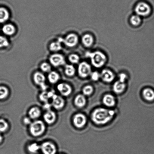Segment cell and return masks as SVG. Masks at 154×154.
Here are the masks:
<instances>
[{
	"label": "cell",
	"instance_id": "cell-1",
	"mask_svg": "<svg viewBox=\"0 0 154 154\" xmlns=\"http://www.w3.org/2000/svg\"><path fill=\"white\" fill-rule=\"evenodd\" d=\"M114 114V111L112 110L98 108L93 112L92 119L97 124H103L109 121L113 118Z\"/></svg>",
	"mask_w": 154,
	"mask_h": 154
},
{
	"label": "cell",
	"instance_id": "cell-2",
	"mask_svg": "<svg viewBox=\"0 0 154 154\" xmlns=\"http://www.w3.org/2000/svg\"><path fill=\"white\" fill-rule=\"evenodd\" d=\"M86 55L91 59L92 64L95 67H102L106 61V57L105 54L100 51H96L93 52H87Z\"/></svg>",
	"mask_w": 154,
	"mask_h": 154
},
{
	"label": "cell",
	"instance_id": "cell-3",
	"mask_svg": "<svg viewBox=\"0 0 154 154\" xmlns=\"http://www.w3.org/2000/svg\"><path fill=\"white\" fill-rule=\"evenodd\" d=\"M45 128V125L43 121L40 120L36 121L31 124L30 132L33 136H40L44 132Z\"/></svg>",
	"mask_w": 154,
	"mask_h": 154
},
{
	"label": "cell",
	"instance_id": "cell-4",
	"mask_svg": "<svg viewBox=\"0 0 154 154\" xmlns=\"http://www.w3.org/2000/svg\"><path fill=\"white\" fill-rule=\"evenodd\" d=\"M135 11L138 16H144L150 13L151 8L150 6L144 2L138 4L135 7Z\"/></svg>",
	"mask_w": 154,
	"mask_h": 154
},
{
	"label": "cell",
	"instance_id": "cell-5",
	"mask_svg": "<svg viewBox=\"0 0 154 154\" xmlns=\"http://www.w3.org/2000/svg\"><path fill=\"white\" fill-rule=\"evenodd\" d=\"M49 61L51 64L55 67L63 65L65 63L64 56L61 54H55L50 57Z\"/></svg>",
	"mask_w": 154,
	"mask_h": 154
},
{
	"label": "cell",
	"instance_id": "cell-6",
	"mask_svg": "<svg viewBox=\"0 0 154 154\" xmlns=\"http://www.w3.org/2000/svg\"><path fill=\"white\" fill-rule=\"evenodd\" d=\"M40 149L44 154H56L57 152L55 145L50 142H46L42 144Z\"/></svg>",
	"mask_w": 154,
	"mask_h": 154
},
{
	"label": "cell",
	"instance_id": "cell-7",
	"mask_svg": "<svg viewBox=\"0 0 154 154\" xmlns=\"http://www.w3.org/2000/svg\"><path fill=\"white\" fill-rule=\"evenodd\" d=\"M91 68L88 63L83 62L79 64L78 67L79 74L81 77L85 78L90 74Z\"/></svg>",
	"mask_w": 154,
	"mask_h": 154
},
{
	"label": "cell",
	"instance_id": "cell-8",
	"mask_svg": "<svg viewBox=\"0 0 154 154\" xmlns=\"http://www.w3.org/2000/svg\"><path fill=\"white\" fill-rule=\"evenodd\" d=\"M78 42V36L75 34H70L63 40V43L69 47H73L77 44Z\"/></svg>",
	"mask_w": 154,
	"mask_h": 154
},
{
	"label": "cell",
	"instance_id": "cell-9",
	"mask_svg": "<svg viewBox=\"0 0 154 154\" xmlns=\"http://www.w3.org/2000/svg\"><path fill=\"white\" fill-rule=\"evenodd\" d=\"M46 78L45 75L41 72H37L34 74V80L35 83L40 86L43 90H46L47 87L45 84Z\"/></svg>",
	"mask_w": 154,
	"mask_h": 154
},
{
	"label": "cell",
	"instance_id": "cell-10",
	"mask_svg": "<svg viewBox=\"0 0 154 154\" xmlns=\"http://www.w3.org/2000/svg\"><path fill=\"white\" fill-rule=\"evenodd\" d=\"M73 121L75 126L78 128H81L85 124L87 120L84 115L79 114L75 116Z\"/></svg>",
	"mask_w": 154,
	"mask_h": 154
},
{
	"label": "cell",
	"instance_id": "cell-11",
	"mask_svg": "<svg viewBox=\"0 0 154 154\" xmlns=\"http://www.w3.org/2000/svg\"><path fill=\"white\" fill-rule=\"evenodd\" d=\"M57 89L61 95L64 96H69L72 92V87L68 84L62 83L57 86Z\"/></svg>",
	"mask_w": 154,
	"mask_h": 154
},
{
	"label": "cell",
	"instance_id": "cell-12",
	"mask_svg": "<svg viewBox=\"0 0 154 154\" xmlns=\"http://www.w3.org/2000/svg\"><path fill=\"white\" fill-rule=\"evenodd\" d=\"M53 106L57 109H60L64 106V101L62 98L55 94L52 98Z\"/></svg>",
	"mask_w": 154,
	"mask_h": 154
},
{
	"label": "cell",
	"instance_id": "cell-13",
	"mask_svg": "<svg viewBox=\"0 0 154 154\" xmlns=\"http://www.w3.org/2000/svg\"><path fill=\"white\" fill-rule=\"evenodd\" d=\"M100 75L102 79L105 82H111L114 79V74L108 69H104L103 70Z\"/></svg>",
	"mask_w": 154,
	"mask_h": 154
},
{
	"label": "cell",
	"instance_id": "cell-14",
	"mask_svg": "<svg viewBox=\"0 0 154 154\" xmlns=\"http://www.w3.org/2000/svg\"><path fill=\"white\" fill-rule=\"evenodd\" d=\"M56 118V115L53 111L48 110L44 115V119L48 124H52L55 122Z\"/></svg>",
	"mask_w": 154,
	"mask_h": 154
},
{
	"label": "cell",
	"instance_id": "cell-15",
	"mask_svg": "<svg viewBox=\"0 0 154 154\" xmlns=\"http://www.w3.org/2000/svg\"><path fill=\"white\" fill-rule=\"evenodd\" d=\"M126 85L124 81H123L119 80L115 83L113 86V90L116 93H122L125 90Z\"/></svg>",
	"mask_w": 154,
	"mask_h": 154
},
{
	"label": "cell",
	"instance_id": "cell-16",
	"mask_svg": "<svg viewBox=\"0 0 154 154\" xmlns=\"http://www.w3.org/2000/svg\"><path fill=\"white\" fill-rule=\"evenodd\" d=\"M2 31L5 34L8 36L13 35L16 32V29L11 24L5 25L2 28Z\"/></svg>",
	"mask_w": 154,
	"mask_h": 154
},
{
	"label": "cell",
	"instance_id": "cell-17",
	"mask_svg": "<svg viewBox=\"0 0 154 154\" xmlns=\"http://www.w3.org/2000/svg\"><path fill=\"white\" fill-rule=\"evenodd\" d=\"M104 104L108 107H112L115 104V99L114 96L111 95H106L103 99Z\"/></svg>",
	"mask_w": 154,
	"mask_h": 154
},
{
	"label": "cell",
	"instance_id": "cell-18",
	"mask_svg": "<svg viewBox=\"0 0 154 154\" xmlns=\"http://www.w3.org/2000/svg\"><path fill=\"white\" fill-rule=\"evenodd\" d=\"M10 16L8 11L4 8H0V23H4L8 19Z\"/></svg>",
	"mask_w": 154,
	"mask_h": 154
},
{
	"label": "cell",
	"instance_id": "cell-19",
	"mask_svg": "<svg viewBox=\"0 0 154 154\" xmlns=\"http://www.w3.org/2000/svg\"><path fill=\"white\" fill-rule=\"evenodd\" d=\"M55 94L52 92H43L40 95V99L42 102L47 103L48 100L50 99H52L53 96Z\"/></svg>",
	"mask_w": 154,
	"mask_h": 154
},
{
	"label": "cell",
	"instance_id": "cell-20",
	"mask_svg": "<svg viewBox=\"0 0 154 154\" xmlns=\"http://www.w3.org/2000/svg\"><path fill=\"white\" fill-rule=\"evenodd\" d=\"M75 105L79 108H82L85 105L86 99L83 95H79L75 98Z\"/></svg>",
	"mask_w": 154,
	"mask_h": 154
},
{
	"label": "cell",
	"instance_id": "cell-21",
	"mask_svg": "<svg viewBox=\"0 0 154 154\" xmlns=\"http://www.w3.org/2000/svg\"><path fill=\"white\" fill-rule=\"evenodd\" d=\"M40 115V110L37 107L31 108L29 112V115L31 119H35L38 118Z\"/></svg>",
	"mask_w": 154,
	"mask_h": 154
},
{
	"label": "cell",
	"instance_id": "cell-22",
	"mask_svg": "<svg viewBox=\"0 0 154 154\" xmlns=\"http://www.w3.org/2000/svg\"><path fill=\"white\" fill-rule=\"evenodd\" d=\"M93 41V37L90 34H86L82 37V43L86 47H90L91 46Z\"/></svg>",
	"mask_w": 154,
	"mask_h": 154
},
{
	"label": "cell",
	"instance_id": "cell-23",
	"mask_svg": "<svg viewBox=\"0 0 154 154\" xmlns=\"http://www.w3.org/2000/svg\"><path fill=\"white\" fill-rule=\"evenodd\" d=\"M60 78V76L58 73L55 71L50 72L48 76L49 81L52 84H55L58 82Z\"/></svg>",
	"mask_w": 154,
	"mask_h": 154
},
{
	"label": "cell",
	"instance_id": "cell-24",
	"mask_svg": "<svg viewBox=\"0 0 154 154\" xmlns=\"http://www.w3.org/2000/svg\"><path fill=\"white\" fill-rule=\"evenodd\" d=\"M143 94L146 100L151 101L154 99V92L151 89H145L143 92Z\"/></svg>",
	"mask_w": 154,
	"mask_h": 154
},
{
	"label": "cell",
	"instance_id": "cell-25",
	"mask_svg": "<svg viewBox=\"0 0 154 154\" xmlns=\"http://www.w3.org/2000/svg\"><path fill=\"white\" fill-rule=\"evenodd\" d=\"M49 49L53 52H57L62 49L61 43L58 41L52 42L50 45Z\"/></svg>",
	"mask_w": 154,
	"mask_h": 154
},
{
	"label": "cell",
	"instance_id": "cell-26",
	"mask_svg": "<svg viewBox=\"0 0 154 154\" xmlns=\"http://www.w3.org/2000/svg\"><path fill=\"white\" fill-rule=\"evenodd\" d=\"M65 72L67 76H72L75 74V69L72 65L67 64L65 66Z\"/></svg>",
	"mask_w": 154,
	"mask_h": 154
},
{
	"label": "cell",
	"instance_id": "cell-27",
	"mask_svg": "<svg viewBox=\"0 0 154 154\" xmlns=\"http://www.w3.org/2000/svg\"><path fill=\"white\" fill-rule=\"evenodd\" d=\"M40 149V146L36 143H32L28 146V149L30 153H37L39 149Z\"/></svg>",
	"mask_w": 154,
	"mask_h": 154
},
{
	"label": "cell",
	"instance_id": "cell-28",
	"mask_svg": "<svg viewBox=\"0 0 154 154\" xmlns=\"http://www.w3.org/2000/svg\"><path fill=\"white\" fill-rule=\"evenodd\" d=\"M9 91L5 87L0 86V99H5L8 96Z\"/></svg>",
	"mask_w": 154,
	"mask_h": 154
},
{
	"label": "cell",
	"instance_id": "cell-29",
	"mask_svg": "<svg viewBox=\"0 0 154 154\" xmlns=\"http://www.w3.org/2000/svg\"><path fill=\"white\" fill-rule=\"evenodd\" d=\"M8 127V124L7 121L3 119H0V133L4 132Z\"/></svg>",
	"mask_w": 154,
	"mask_h": 154
},
{
	"label": "cell",
	"instance_id": "cell-30",
	"mask_svg": "<svg viewBox=\"0 0 154 154\" xmlns=\"http://www.w3.org/2000/svg\"><path fill=\"white\" fill-rule=\"evenodd\" d=\"M131 22L134 26H137L140 24L141 22V19L138 15H135L131 17Z\"/></svg>",
	"mask_w": 154,
	"mask_h": 154
},
{
	"label": "cell",
	"instance_id": "cell-31",
	"mask_svg": "<svg viewBox=\"0 0 154 154\" xmlns=\"http://www.w3.org/2000/svg\"><path fill=\"white\" fill-rule=\"evenodd\" d=\"M93 91V87L90 86H86L83 90V93L85 96H89L91 94Z\"/></svg>",
	"mask_w": 154,
	"mask_h": 154
},
{
	"label": "cell",
	"instance_id": "cell-32",
	"mask_svg": "<svg viewBox=\"0 0 154 154\" xmlns=\"http://www.w3.org/2000/svg\"><path fill=\"white\" fill-rule=\"evenodd\" d=\"M69 61L72 63H78L79 60V57L76 54H72L69 57Z\"/></svg>",
	"mask_w": 154,
	"mask_h": 154
},
{
	"label": "cell",
	"instance_id": "cell-33",
	"mask_svg": "<svg viewBox=\"0 0 154 154\" xmlns=\"http://www.w3.org/2000/svg\"><path fill=\"white\" fill-rule=\"evenodd\" d=\"M8 41L5 37L0 36V48L5 47L8 46Z\"/></svg>",
	"mask_w": 154,
	"mask_h": 154
},
{
	"label": "cell",
	"instance_id": "cell-34",
	"mask_svg": "<svg viewBox=\"0 0 154 154\" xmlns=\"http://www.w3.org/2000/svg\"><path fill=\"white\" fill-rule=\"evenodd\" d=\"M41 70L43 72H48L50 71L51 67L50 65L47 63H42L40 66Z\"/></svg>",
	"mask_w": 154,
	"mask_h": 154
},
{
	"label": "cell",
	"instance_id": "cell-35",
	"mask_svg": "<svg viewBox=\"0 0 154 154\" xmlns=\"http://www.w3.org/2000/svg\"><path fill=\"white\" fill-rule=\"evenodd\" d=\"M91 77L93 80L97 81L100 77V75L97 72H94L92 73Z\"/></svg>",
	"mask_w": 154,
	"mask_h": 154
},
{
	"label": "cell",
	"instance_id": "cell-36",
	"mask_svg": "<svg viewBox=\"0 0 154 154\" xmlns=\"http://www.w3.org/2000/svg\"><path fill=\"white\" fill-rule=\"evenodd\" d=\"M126 78V75H125L124 74H122L120 75V79L119 80L122 81H124L125 82Z\"/></svg>",
	"mask_w": 154,
	"mask_h": 154
},
{
	"label": "cell",
	"instance_id": "cell-37",
	"mask_svg": "<svg viewBox=\"0 0 154 154\" xmlns=\"http://www.w3.org/2000/svg\"><path fill=\"white\" fill-rule=\"evenodd\" d=\"M24 123L25 124H31V120L28 118L26 117L24 119Z\"/></svg>",
	"mask_w": 154,
	"mask_h": 154
},
{
	"label": "cell",
	"instance_id": "cell-38",
	"mask_svg": "<svg viewBox=\"0 0 154 154\" xmlns=\"http://www.w3.org/2000/svg\"><path fill=\"white\" fill-rule=\"evenodd\" d=\"M50 106V105L49 104H46V105L45 106V108H49Z\"/></svg>",
	"mask_w": 154,
	"mask_h": 154
},
{
	"label": "cell",
	"instance_id": "cell-39",
	"mask_svg": "<svg viewBox=\"0 0 154 154\" xmlns=\"http://www.w3.org/2000/svg\"><path fill=\"white\" fill-rule=\"evenodd\" d=\"M3 140V138L2 136L0 135V143Z\"/></svg>",
	"mask_w": 154,
	"mask_h": 154
}]
</instances>
